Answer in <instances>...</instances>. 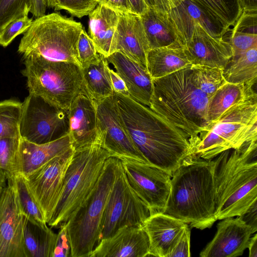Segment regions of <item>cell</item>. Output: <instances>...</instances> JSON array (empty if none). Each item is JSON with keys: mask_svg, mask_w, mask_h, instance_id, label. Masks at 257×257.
Segmentation results:
<instances>
[{"mask_svg": "<svg viewBox=\"0 0 257 257\" xmlns=\"http://www.w3.org/2000/svg\"><path fill=\"white\" fill-rule=\"evenodd\" d=\"M20 138L0 139V174L7 181L21 175L19 150Z\"/></svg>", "mask_w": 257, "mask_h": 257, "instance_id": "836d02e7", "label": "cell"}, {"mask_svg": "<svg viewBox=\"0 0 257 257\" xmlns=\"http://www.w3.org/2000/svg\"><path fill=\"white\" fill-rule=\"evenodd\" d=\"M23 103L15 99L0 101V139L20 138V122Z\"/></svg>", "mask_w": 257, "mask_h": 257, "instance_id": "e575fe53", "label": "cell"}, {"mask_svg": "<svg viewBox=\"0 0 257 257\" xmlns=\"http://www.w3.org/2000/svg\"><path fill=\"white\" fill-rule=\"evenodd\" d=\"M239 217L247 225L250 226L254 233L257 230V202H255L245 213Z\"/></svg>", "mask_w": 257, "mask_h": 257, "instance_id": "bcb514c9", "label": "cell"}, {"mask_svg": "<svg viewBox=\"0 0 257 257\" xmlns=\"http://www.w3.org/2000/svg\"><path fill=\"white\" fill-rule=\"evenodd\" d=\"M94 101L98 132L101 137L102 146L112 156L118 158H127L148 162L130 137L114 94Z\"/></svg>", "mask_w": 257, "mask_h": 257, "instance_id": "5bb4252c", "label": "cell"}, {"mask_svg": "<svg viewBox=\"0 0 257 257\" xmlns=\"http://www.w3.org/2000/svg\"><path fill=\"white\" fill-rule=\"evenodd\" d=\"M11 180L14 186L22 214L32 221L40 224L47 223L43 212L25 182L24 176L20 175Z\"/></svg>", "mask_w": 257, "mask_h": 257, "instance_id": "d6a6232c", "label": "cell"}, {"mask_svg": "<svg viewBox=\"0 0 257 257\" xmlns=\"http://www.w3.org/2000/svg\"><path fill=\"white\" fill-rule=\"evenodd\" d=\"M57 236L47 223L33 222L24 216L23 238L26 257H52Z\"/></svg>", "mask_w": 257, "mask_h": 257, "instance_id": "f1b7e54d", "label": "cell"}, {"mask_svg": "<svg viewBox=\"0 0 257 257\" xmlns=\"http://www.w3.org/2000/svg\"><path fill=\"white\" fill-rule=\"evenodd\" d=\"M128 182L152 214L163 213L169 195L171 176L148 162L119 158Z\"/></svg>", "mask_w": 257, "mask_h": 257, "instance_id": "4fadbf2b", "label": "cell"}, {"mask_svg": "<svg viewBox=\"0 0 257 257\" xmlns=\"http://www.w3.org/2000/svg\"><path fill=\"white\" fill-rule=\"evenodd\" d=\"M223 75L226 82L253 86L257 78V46L232 57L223 69Z\"/></svg>", "mask_w": 257, "mask_h": 257, "instance_id": "4dcf8cb0", "label": "cell"}, {"mask_svg": "<svg viewBox=\"0 0 257 257\" xmlns=\"http://www.w3.org/2000/svg\"><path fill=\"white\" fill-rule=\"evenodd\" d=\"M185 53L192 65L223 69L232 57L229 42L213 37L200 25L195 26L191 37L183 43Z\"/></svg>", "mask_w": 257, "mask_h": 257, "instance_id": "2e32d148", "label": "cell"}, {"mask_svg": "<svg viewBox=\"0 0 257 257\" xmlns=\"http://www.w3.org/2000/svg\"><path fill=\"white\" fill-rule=\"evenodd\" d=\"M120 159L111 156L106 161L94 189L66 223L71 257H89L101 239L103 215Z\"/></svg>", "mask_w": 257, "mask_h": 257, "instance_id": "ba28073f", "label": "cell"}, {"mask_svg": "<svg viewBox=\"0 0 257 257\" xmlns=\"http://www.w3.org/2000/svg\"><path fill=\"white\" fill-rule=\"evenodd\" d=\"M83 28L80 22L60 13L45 15L34 20L23 34L18 52L23 57L37 55L80 66L77 59L76 44Z\"/></svg>", "mask_w": 257, "mask_h": 257, "instance_id": "52a82bcc", "label": "cell"}, {"mask_svg": "<svg viewBox=\"0 0 257 257\" xmlns=\"http://www.w3.org/2000/svg\"><path fill=\"white\" fill-rule=\"evenodd\" d=\"M191 68L194 83L209 97L226 82L222 69L198 65H192Z\"/></svg>", "mask_w": 257, "mask_h": 257, "instance_id": "d590c367", "label": "cell"}, {"mask_svg": "<svg viewBox=\"0 0 257 257\" xmlns=\"http://www.w3.org/2000/svg\"><path fill=\"white\" fill-rule=\"evenodd\" d=\"M29 13L28 0H0V32L10 22Z\"/></svg>", "mask_w": 257, "mask_h": 257, "instance_id": "8d00e7d4", "label": "cell"}, {"mask_svg": "<svg viewBox=\"0 0 257 257\" xmlns=\"http://www.w3.org/2000/svg\"><path fill=\"white\" fill-rule=\"evenodd\" d=\"M29 14L24 15L10 22L0 32V45L6 47L18 35L23 34L31 25L33 19Z\"/></svg>", "mask_w": 257, "mask_h": 257, "instance_id": "74e56055", "label": "cell"}, {"mask_svg": "<svg viewBox=\"0 0 257 257\" xmlns=\"http://www.w3.org/2000/svg\"><path fill=\"white\" fill-rule=\"evenodd\" d=\"M7 180L0 174V196L7 186Z\"/></svg>", "mask_w": 257, "mask_h": 257, "instance_id": "816d5d0a", "label": "cell"}, {"mask_svg": "<svg viewBox=\"0 0 257 257\" xmlns=\"http://www.w3.org/2000/svg\"><path fill=\"white\" fill-rule=\"evenodd\" d=\"M29 12L36 19L46 15L47 8L45 0H28Z\"/></svg>", "mask_w": 257, "mask_h": 257, "instance_id": "7dc6e473", "label": "cell"}, {"mask_svg": "<svg viewBox=\"0 0 257 257\" xmlns=\"http://www.w3.org/2000/svg\"><path fill=\"white\" fill-rule=\"evenodd\" d=\"M0 196V257H26L23 218L11 179Z\"/></svg>", "mask_w": 257, "mask_h": 257, "instance_id": "9a60e30c", "label": "cell"}, {"mask_svg": "<svg viewBox=\"0 0 257 257\" xmlns=\"http://www.w3.org/2000/svg\"><path fill=\"white\" fill-rule=\"evenodd\" d=\"M210 18L228 31L241 15L239 0H191Z\"/></svg>", "mask_w": 257, "mask_h": 257, "instance_id": "1f68e13d", "label": "cell"}, {"mask_svg": "<svg viewBox=\"0 0 257 257\" xmlns=\"http://www.w3.org/2000/svg\"><path fill=\"white\" fill-rule=\"evenodd\" d=\"M150 241L143 227L124 226L102 239L89 257H145L149 256Z\"/></svg>", "mask_w": 257, "mask_h": 257, "instance_id": "d6986e66", "label": "cell"}, {"mask_svg": "<svg viewBox=\"0 0 257 257\" xmlns=\"http://www.w3.org/2000/svg\"><path fill=\"white\" fill-rule=\"evenodd\" d=\"M114 96L130 137L149 163L172 177L192 157L189 138L181 130L130 96Z\"/></svg>", "mask_w": 257, "mask_h": 257, "instance_id": "6da1fadb", "label": "cell"}, {"mask_svg": "<svg viewBox=\"0 0 257 257\" xmlns=\"http://www.w3.org/2000/svg\"><path fill=\"white\" fill-rule=\"evenodd\" d=\"M151 214L149 207L129 184L120 160L103 215L101 239L125 226L143 227Z\"/></svg>", "mask_w": 257, "mask_h": 257, "instance_id": "30bf717a", "label": "cell"}, {"mask_svg": "<svg viewBox=\"0 0 257 257\" xmlns=\"http://www.w3.org/2000/svg\"><path fill=\"white\" fill-rule=\"evenodd\" d=\"M215 160L190 158L176 170L163 213L203 230L217 220L215 202Z\"/></svg>", "mask_w": 257, "mask_h": 257, "instance_id": "7a4b0ae2", "label": "cell"}, {"mask_svg": "<svg viewBox=\"0 0 257 257\" xmlns=\"http://www.w3.org/2000/svg\"><path fill=\"white\" fill-rule=\"evenodd\" d=\"M131 8V13L141 16L147 10L148 7L144 0H128Z\"/></svg>", "mask_w": 257, "mask_h": 257, "instance_id": "c3c4849f", "label": "cell"}, {"mask_svg": "<svg viewBox=\"0 0 257 257\" xmlns=\"http://www.w3.org/2000/svg\"><path fill=\"white\" fill-rule=\"evenodd\" d=\"M168 14L182 43L192 36L196 25H201L210 35L222 38L227 31L210 18L191 0H182Z\"/></svg>", "mask_w": 257, "mask_h": 257, "instance_id": "603a6c76", "label": "cell"}, {"mask_svg": "<svg viewBox=\"0 0 257 257\" xmlns=\"http://www.w3.org/2000/svg\"><path fill=\"white\" fill-rule=\"evenodd\" d=\"M242 10H257V0H239Z\"/></svg>", "mask_w": 257, "mask_h": 257, "instance_id": "f907efd6", "label": "cell"}, {"mask_svg": "<svg viewBox=\"0 0 257 257\" xmlns=\"http://www.w3.org/2000/svg\"><path fill=\"white\" fill-rule=\"evenodd\" d=\"M69 136L74 150L100 141L94 101L85 91L79 94L68 109Z\"/></svg>", "mask_w": 257, "mask_h": 257, "instance_id": "ac0fdd59", "label": "cell"}, {"mask_svg": "<svg viewBox=\"0 0 257 257\" xmlns=\"http://www.w3.org/2000/svg\"><path fill=\"white\" fill-rule=\"evenodd\" d=\"M140 17L150 49L182 43L168 13L148 8Z\"/></svg>", "mask_w": 257, "mask_h": 257, "instance_id": "4316f807", "label": "cell"}, {"mask_svg": "<svg viewBox=\"0 0 257 257\" xmlns=\"http://www.w3.org/2000/svg\"><path fill=\"white\" fill-rule=\"evenodd\" d=\"M146 62L147 70L152 79L163 77L192 65L181 42L150 49Z\"/></svg>", "mask_w": 257, "mask_h": 257, "instance_id": "484cf974", "label": "cell"}, {"mask_svg": "<svg viewBox=\"0 0 257 257\" xmlns=\"http://www.w3.org/2000/svg\"><path fill=\"white\" fill-rule=\"evenodd\" d=\"M187 225L163 213L151 214L143 226L149 239V256L168 257Z\"/></svg>", "mask_w": 257, "mask_h": 257, "instance_id": "44dd1931", "label": "cell"}, {"mask_svg": "<svg viewBox=\"0 0 257 257\" xmlns=\"http://www.w3.org/2000/svg\"><path fill=\"white\" fill-rule=\"evenodd\" d=\"M59 228L52 257H71V245L66 224Z\"/></svg>", "mask_w": 257, "mask_h": 257, "instance_id": "60d3db41", "label": "cell"}, {"mask_svg": "<svg viewBox=\"0 0 257 257\" xmlns=\"http://www.w3.org/2000/svg\"><path fill=\"white\" fill-rule=\"evenodd\" d=\"M88 16L89 36L97 52L107 58L113 53V39L119 13L98 4Z\"/></svg>", "mask_w": 257, "mask_h": 257, "instance_id": "d4e9b609", "label": "cell"}, {"mask_svg": "<svg viewBox=\"0 0 257 257\" xmlns=\"http://www.w3.org/2000/svg\"><path fill=\"white\" fill-rule=\"evenodd\" d=\"M29 93L57 107L68 109L73 100L85 91L81 67L65 61H56L37 55L23 57Z\"/></svg>", "mask_w": 257, "mask_h": 257, "instance_id": "9c48e42d", "label": "cell"}, {"mask_svg": "<svg viewBox=\"0 0 257 257\" xmlns=\"http://www.w3.org/2000/svg\"><path fill=\"white\" fill-rule=\"evenodd\" d=\"M111 156L100 141L74 150L60 198L48 225L59 228L66 224L94 189L106 160Z\"/></svg>", "mask_w": 257, "mask_h": 257, "instance_id": "8992f818", "label": "cell"}, {"mask_svg": "<svg viewBox=\"0 0 257 257\" xmlns=\"http://www.w3.org/2000/svg\"><path fill=\"white\" fill-rule=\"evenodd\" d=\"M109 68L107 58L100 54L96 60L81 68L84 90L94 101L100 100L114 94Z\"/></svg>", "mask_w": 257, "mask_h": 257, "instance_id": "f546056e", "label": "cell"}, {"mask_svg": "<svg viewBox=\"0 0 257 257\" xmlns=\"http://www.w3.org/2000/svg\"><path fill=\"white\" fill-rule=\"evenodd\" d=\"M213 238L200 252L201 257H237L247 248L252 228L239 217L221 219Z\"/></svg>", "mask_w": 257, "mask_h": 257, "instance_id": "e0dca14e", "label": "cell"}, {"mask_svg": "<svg viewBox=\"0 0 257 257\" xmlns=\"http://www.w3.org/2000/svg\"><path fill=\"white\" fill-rule=\"evenodd\" d=\"M74 152V149L71 148L24 177L47 223L50 221L60 198L65 175Z\"/></svg>", "mask_w": 257, "mask_h": 257, "instance_id": "7c38bea8", "label": "cell"}, {"mask_svg": "<svg viewBox=\"0 0 257 257\" xmlns=\"http://www.w3.org/2000/svg\"><path fill=\"white\" fill-rule=\"evenodd\" d=\"M106 58L123 80L130 96L150 107L153 83L147 69L119 52H114Z\"/></svg>", "mask_w": 257, "mask_h": 257, "instance_id": "7402d4cb", "label": "cell"}, {"mask_svg": "<svg viewBox=\"0 0 257 257\" xmlns=\"http://www.w3.org/2000/svg\"><path fill=\"white\" fill-rule=\"evenodd\" d=\"M73 148L69 134L54 141L36 144L20 138L19 155L21 175L32 173L53 158Z\"/></svg>", "mask_w": 257, "mask_h": 257, "instance_id": "cb8c5ba5", "label": "cell"}, {"mask_svg": "<svg viewBox=\"0 0 257 257\" xmlns=\"http://www.w3.org/2000/svg\"><path fill=\"white\" fill-rule=\"evenodd\" d=\"M253 141H257V98L231 106L207 131L189 139L192 157L206 160Z\"/></svg>", "mask_w": 257, "mask_h": 257, "instance_id": "5b68a950", "label": "cell"}, {"mask_svg": "<svg viewBox=\"0 0 257 257\" xmlns=\"http://www.w3.org/2000/svg\"><path fill=\"white\" fill-rule=\"evenodd\" d=\"M190 229L189 225L185 228L176 245L168 257H189L190 254Z\"/></svg>", "mask_w": 257, "mask_h": 257, "instance_id": "b9f144b4", "label": "cell"}, {"mask_svg": "<svg viewBox=\"0 0 257 257\" xmlns=\"http://www.w3.org/2000/svg\"><path fill=\"white\" fill-rule=\"evenodd\" d=\"M150 50L140 16L119 13L114 34L113 53L119 52L147 68L146 57Z\"/></svg>", "mask_w": 257, "mask_h": 257, "instance_id": "ffe728a7", "label": "cell"}, {"mask_svg": "<svg viewBox=\"0 0 257 257\" xmlns=\"http://www.w3.org/2000/svg\"><path fill=\"white\" fill-rule=\"evenodd\" d=\"M148 7L168 13L182 0H144Z\"/></svg>", "mask_w": 257, "mask_h": 257, "instance_id": "ee69618b", "label": "cell"}, {"mask_svg": "<svg viewBox=\"0 0 257 257\" xmlns=\"http://www.w3.org/2000/svg\"><path fill=\"white\" fill-rule=\"evenodd\" d=\"M98 4L106 6L121 14L131 13L128 0H96Z\"/></svg>", "mask_w": 257, "mask_h": 257, "instance_id": "7bdbcfd3", "label": "cell"}, {"mask_svg": "<svg viewBox=\"0 0 257 257\" xmlns=\"http://www.w3.org/2000/svg\"><path fill=\"white\" fill-rule=\"evenodd\" d=\"M150 108L192 139L207 131L209 97L193 81L191 66L153 79Z\"/></svg>", "mask_w": 257, "mask_h": 257, "instance_id": "277c9868", "label": "cell"}, {"mask_svg": "<svg viewBox=\"0 0 257 257\" xmlns=\"http://www.w3.org/2000/svg\"><path fill=\"white\" fill-rule=\"evenodd\" d=\"M97 4L96 0H57L54 9L65 10L72 16L81 18L89 15Z\"/></svg>", "mask_w": 257, "mask_h": 257, "instance_id": "f35d334b", "label": "cell"}, {"mask_svg": "<svg viewBox=\"0 0 257 257\" xmlns=\"http://www.w3.org/2000/svg\"><path fill=\"white\" fill-rule=\"evenodd\" d=\"M247 248L249 257H257V234L250 238Z\"/></svg>", "mask_w": 257, "mask_h": 257, "instance_id": "681fc988", "label": "cell"}, {"mask_svg": "<svg viewBox=\"0 0 257 257\" xmlns=\"http://www.w3.org/2000/svg\"><path fill=\"white\" fill-rule=\"evenodd\" d=\"M252 87L243 83L228 82L220 87L209 98L207 119L209 126L231 106L240 102L257 98Z\"/></svg>", "mask_w": 257, "mask_h": 257, "instance_id": "83f0119b", "label": "cell"}, {"mask_svg": "<svg viewBox=\"0 0 257 257\" xmlns=\"http://www.w3.org/2000/svg\"><path fill=\"white\" fill-rule=\"evenodd\" d=\"M47 8H54L57 0H45Z\"/></svg>", "mask_w": 257, "mask_h": 257, "instance_id": "f5cc1de1", "label": "cell"}, {"mask_svg": "<svg viewBox=\"0 0 257 257\" xmlns=\"http://www.w3.org/2000/svg\"><path fill=\"white\" fill-rule=\"evenodd\" d=\"M77 59L82 68L96 60L99 56L94 44L84 28L79 35L76 44Z\"/></svg>", "mask_w": 257, "mask_h": 257, "instance_id": "ab89813d", "label": "cell"}, {"mask_svg": "<svg viewBox=\"0 0 257 257\" xmlns=\"http://www.w3.org/2000/svg\"><path fill=\"white\" fill-rule=\"evenodd\" d=\"M108 70L114 93L130 96L127 89L121 78L110 67Z\"/></svg>", "mask_w": 257, "mask_h": 257, "instance_id": "f6af8a7d", "label": "cell"}, {"mask_svg": "<svg viewBox=\"0 0 257 257\" xmlns=\"http://www.w3.org/2000/svg\"><path fill=\"white\" fill-rule=\"evenodd\" d=\"M69 133L68 109L29 93L22 104L20 138L36 144L56 140Z\"/></svg>", "mask_w": 257, "mask_h": 257, "instance_id": "8fae6325", "label": "cell"}, {"mask_svg": "<svg viewBox=\"0 0 257 257\" xmlns=\"http://www.w3.org/2000/svg\"><path fill=\"white\" fill-rule=\"evenodd\" d=\"M215 160L217 220L239 216L257 202V143L225 151Z\"/></svg>", "mask_w": 257, "mask_h": 257, "instance_id": "3957f363", "label": "cell"}]
</instances>
